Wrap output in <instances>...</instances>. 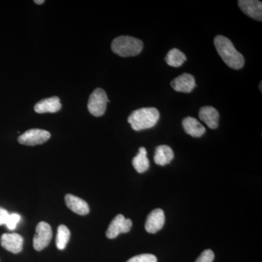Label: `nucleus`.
Here are the masks:
<instances>
[{
	"mask_svg": "<svg viewBox=\"0 0 262 262\" xmlns=\"http://www.w3.org/2000/svg\"><path fill=\"white\" fill-rule=\"evenodd\" d=\"M110 102L107 95L101 89L94 90L90 96L88 108L91 115L95 117H101L104 115L107 103Z\"/></svg>",
	"mask_w": 262,
	"mask_h": 262,
	"instance_id": "nucleus-4",
	"label": "nucleus"
},
{
	"mask_svg": "<svg viewBox=\"0 0 262 262\" xmlns=\"http://www.w3.org/2000/svg\"><path fill=\"white\" fill-rule=\"evenodd\" d=\"M66 205L74 213L77 214L84 215L89 213V204L84 200L73 194H68L65 196Z\"/></svg>",
	"mask_w": 262,
	"mask_h": 262,
	"instance_id": "nucleus-13",
	"label": "nucleus"
},
{
	"mask_svg": "<svg viewBox=\"0 0 262 262\" xmlns=\"http://www.w3.org/2000/svg\"><path fill=\"white\" fill-rule=\"evenodd\" d=\"M61 108V101L57 96L43 99L34 106V111L39 114L56 113L60 111Z\"/></svg>",
	"mask_w": 262,
	"mask_h": 262,
	"instance_id": "nucleus-12",
	"label": "nucleus"
},
{
	"mask_svg": "<svg viewBox=\"0 0 262 262\" xmlns=\"http://www.w3.org/2000/svg\"><path fill=\"white\" fill-rule=\"evenodd\" d=\"M127 262H158V258L154 255L144 253L134 256Z\"/></svg>",
	"mask_w": 262,
	"mask_h": 262,
	"instance_id": "nucleus-20",
	"label": "nucleus"
},
{
	"mask_svg": "<svg viewBox=\"0 0 262 262\" xmlns=\"http://www.w3.org/2000/svg\"><path fill=\"white\" fill-rule=\"evenodd\" d=\"M215 49L226 64L233 70H241L245 64L243 55L234 48L228 38L219 35L214 38Z\"/></svg>",
	"mask_w": 262,
	"mask_h": 262,
	"instance_id": "nucleus-1",
	"label": "nucleus"
},
{
	"mask_svg": "<svg viewBox=\"0 0 262 262\" xmlns=\"http://www.w3.org/2000/svg\"><path fill=\"white\" fill-rule=\"evenodd\" d=\"M199 117L202 121L211 129L217 128L220 121V113L213 106H203L199 112Z\"/></svg>",
	"mask_w": 262,
	"mask_h": 262,
	"instance_id": "nucleus-14",
	"label": "nucleus"
},
{
	"mask_svg": "<svg viewBox=\"0 0 262 262\" xmlns=\"http://www.w3.org/2000/svg\"><path fill=\"white\" fill-rule=\"evenodd\" d=\"M53 231L51 225L45 222H39L36 227V234L33 239V246L37 251H42L51 243Z\"/></svg>",
	"mask_w": 262,
	"mask_h": 262,
	"instance_id": "nucleus-5",
	"label": "nucleus"
},
{
	"mask_svg": "<svg viewBox=\"0 0 262 262\" xmlns=\"http://www.w3.org/2000/svg\"><path fill=\"white\" fill-rule=\"evenodd\" d=\"M132 221L125 219L122 214L117 215L113 219L106 230V235L108 239H114L121 233H127L132 228Z\"/></svg>",
	"mask_w": 262,
	"mask_h": 262,
	"instance_id": "nucleus-7",
	"label": "nucleus"
},
{
	"mask_svg": "<svg viewBox=\"0 0 262 262\" xmlns=\"http://www.w3.org/2000/svg\"><path fill=\"white\" fill-rule=\"evenodd\" d=\"M20 215L18 214V213H12V214L9 215L5 225L10 230H13V229L16 228V226L18 225V222H20Z\"/></svg>",
	"mask_w": 262,
	"mask_h": 262,
	"instance_id": "nucleus-21",
	"label": "nucleus"
},
{
	"mask_svg": "<svg viewBox=\"0 0 262 262\" xmlns=\"http://www.w3.org/2000/svg\"><path fill=\"white\" fill-rule=\"evenodd\" d=\"M238 5L241 10L250 18L261 21L262 3L256 0H239Z\"/></svg>",
	"mask_w": 262,
	"mask_h": 262,
	"instance_id": "nucleus-10",
	"label": "nucleus"
},
{
	"mask_svg": "<svg viewBox=\"0 0 262 262\" xmlns=\"http://www.w3.org/2000/svg\"><path fill=\"white\" fill-rule=\"evenodd\" d=\"M165 224V214L163 210L157 208L149 213L146 219L145 229L149 233L155 234L163 228Z\"/></svg>",
	"mask_w": 262,
	"mask_h": 262,
	"instance_id": "nucleus-11",
	"label": "nucleus"
},
{
	"mask_svg": "<svg viewBox=\"0 0 262 262\" xmlns=\"http://www.w3.org/2000/svg\"><path fill=\"white\" fill-rule=\"evenodd\" d=\"M160 119V113L155 107L141 108L130 114L127 122L136 131L151 128L156 125Z\"/></svg>",
	"mask_w": 262,
	"mask_h": 262,
	"instance_id": "nucleus-2",
	"label": "nucleus"
},
{
	"mask_svg": "<svg viewBox=\"0 0 262 262\" xmlns=\"http://www.w3.org/2000/svg\"><path fill=\"white\" fill-rule=\"evenodd\" d=\"M51 138V134L41 129H31L18 137V142L27 146H36L44 144Z\"/></svg>",
	"mask_w": 262,
	"mask_h": 262,
	"instance_id": "nucleus-6",
	"label": "nucleus"
},
{
	"mask_svg": "<svg viewBox=\"0 0 262 262\" xmlns=\"http://www.w3.org/2000/svg\"><path fill=\"white\" fill-rule=\"evenodd\" d=\"M143 47L144 44L141 39L130 36H120L115 38L112 43L114 53L121 57L137 56L142 51Z\"/></svg>",
	"mask_w": 262,
	"mask_h": 262,
	"instance_id": "nucleus-3",
	"label": "nucleus"
},
{
	"mask_svg": "<svg viewBox=\"0 0 262 262\" xmlns=\"http://www.w3.org/2000/svg\"><path fill=\"white\" fill-rule=\"evenodd\" d=\"M260 91H261V82L260 83Z\"/></svg>",
	"mask_w": 262,
	"mask_h": 262,
	"instance_id": "nucleus-25",
	"label": "nucleus"
},
{
	"mask_svg": "<svg viewBox=\"0 0 262 262\" xmlns=\"http://www.w3.org/2000/svg\"><path fill=\"white\" fill-rule=\"evenodd\" d=\"M173 151L170 146L161 145L158 146L155 149L154 160L157 165L161 166L168 165L173 160Z\"/></svg>",
	"mask_w": 262,
	"mask_h": 262,
	"instance_id": "nucleus-16",
	"label": "nucleus"
},
{
	"mask_svg": "<svg viewBox=\"0 0 262 262\" xmlns=\"http://www.w3.org/2000/svg\"><path fill=\"white\" fill-rule=\"evenodd\" d=\"M70 231L65 225H60L58 227L56 235V246L58 249L63 250L67 247L70 239Z\"/></svg>",
	"mask_w": 262,
	"mask_h": 262,
	"instance_id": "nucleus-19",
	"label": "nucleus"
},
{
	"mask_svg": "<svg viewBox=\"0 0 262 262\" xmlns=\"http://www.w3.org/2000/svg\"><path fill=\"white\" fill-rule=\"evenodd\" d=\"M34 3H35L36 4L42 5L43 4V3H45V1L44 0H35V1H34Z\"/></svg>",
	"mask_w": 262,
	"mask_h": 262,
	"instance_id": "nucleus-24",
	"label": "nucleus"
},
{
	"mask_svg": "<svg viewBox=\"0 0 262 262\" xmlns=\"http://www.w3.org/2000/svg\"><path fill=\"white\" fill-rule=\"evenodd\" d=\"M24 238L17 233H5L1 237V246L7 251L18 253L23 249Z\"/></svg>",
	"mask_w": 262,
	"mask_h": 262,
	"instance_id": "nucleus-8",
	"label": "nucleus"
},
{
	"mask_svg": "<svg viewBox=\"0 0 262 262\" xmlns=\"http://www.w3.org/2000/svg\"><path fill=\"white\" fill-rule=\"evenodd\" d=\"M165 60L167 64L170 67H179L184 63V61H187V57L183 52L179 51L177 48H173L169 51Z\"/></svg>",
	"mask_w": 262,
	"mask_h": 262,
	"instance_id": "nucleus-18",
	"label": "nucleus"
},
{
	"mask_svg": "<svg viewBox=\"0 0 262 262\" xmlns=\"http://www.w3.org/2000/svg\"><path fill=\"white\" fill-rule=\"evenodd\" d=\"M214 259V253L211 250L208 249L203 251L195 262H213Z\"/></svg>",
	"mask_w": 262,
	"mask_h": 262,
	"instance_id": "nucleus-22",
	"label": "nucleus"
},
{
	"mask_svg": "<svg viewBox=\"0 0 262 262\" xmlns=\"http://www.w3.org/2000/svg\"><path fill=\"white\" fill-rule=\"evenodd\" d=\"M182 125L185 132L192 137H201L206 133L205 127L194 117H188L184 118Z\"/></svg>",
	"mask_w": 262,
	"mask_h": 262,
	"instance_id": "nucleus-15",
	"label": "nucleus"
},
{
	"mask_svg": "<svg viewBox=\"0 0 262 262\" xmlns=\"http://www.w3.org/2000/svg\"><path fill=\"white\" fill-rule=\"evenodd\" d=\"M170 85L177 92L188 94L196 87L195 79L190 74L184 73L171 81Z\"/></svg>",
	"mask_w": 262,
	"mask_h": 262,
	"instance_id": "nucleus-9",
	"label": "nucleus"
},
{
	"mask_svg": "<svg viewBox=\"0 0 262 262\" xmlns=\"http://www.w3.org/2000/svg\"><path fill=\"white\" fill-rule=\"evenodd\" d=\"M9 215L10 213L6 209L0 207V226L5 225Z\"/></svg>",
	"mask_w": 262,
	"mask_h": 262,
	"instance_id": "nucleus-23",
	"label": "nucleus"
},
{
	"mask_svg": "<svg viewBox=\"0 0 262 262\" xmlns=\"http://www.w3.org/2000/svg\"><path fill=\"white\" fill-rule=\"evenodd\" d=\"M146 154L147 153H146L145 148L141 147L138 155L133 159V165L138 173H144L149 168V160L148 159Z\"/></svg>",
	"mask_w": 262,
	"mask_h": 262,
	"instance_id": "nucleus-17",
	"label": "nucleus"
}]
</instances>
